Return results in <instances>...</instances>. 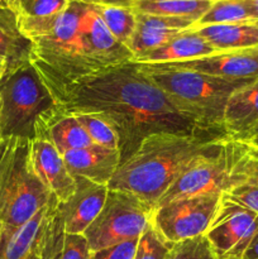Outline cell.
I'll return each instance as SVG.
<instances>
[{"instance_id": "cell-23", "label": "cell", "mask_w": 258, "mask_h": 259, "mask_svg": "<svg viewBox=\"0 0 258 259\" xmlns=\"http://www.w3.org/2000/svg\"><path fill=\"white\" fill-rule=\"evenodd\" d=\"M212 3L194 0H137L133 9L144 14L187 18L199 20Z\"/></svg>"}, {"instance_id": "cell-33", "label": "cell", "mask_w": 258, "mask_h": 259, "mask_svg": "<svg viewBox=\"0 0 258 259\" xmlns=\"http://www.w3.org/2000/svg\"><path fill=\"white\" fill-rule=\"evenodd\" d=\"M91 5H105V7H123L133 8L137 0H81Z\"/></svg>"}, {"instance_id": "cell-16", "label": "cell", "mask_w": 258, "mask_h": 259, "mask_svg": "<svg viewBox=\"0 0 258 259\" xmlns=\"http://www.w3.org/2000/svg\"><path fill=\"white\" fill-rule=\"evenodd\" d=\"M62 157L71 176L82 177L105 186L121 163L119 149L104 148L96 144L66 152Z\"/></svg>"}, {"instance_id": "cell-12", "label": "cell", "mask_w": 258, "mask_h": 259, "mask_svg": "<svg viewBox=\"0 0 258 259\" xmlns=\"http://www.w3.org/2000/svg\"><path fill=\"white\" fill-rule=\"evenodd\" d=\"M156 65L190 70L223 80L252 82L258 78V47L225 51V52H217L214 55L194 58V60L156 63Z\"/></svg>"}, {"instance_id": "cell-17", "label": "cell", "mask_w": 258, "mask_h": 259, "mask_svg": "<svg viewBox=\"0 0 258 259\" xmlns=\"http://www.w3.org/2000/svg\"><path fill=\"white\" fill-rule=\"evenodd\" d=\"M56 201L58 200L53 197L48 206L12 234L0 233V259H42L43 238Z\"/></svg>"}, {"instance_id": "cell-29", "label": "cell", "mask_w": 258, "mask_h": 259, "mask_svg": "<svg viewBox=\"0 0 258 259\" xmlns=\"http://www.w3.org/2000/svg\"><path fill=\"white\" fill-rule=\"evenodd\" d=\"M166 259H217L205 235L172 244Z\"/></svg>"}, {"instance_id": "cell-41", "label": "cell", "mask_w": 258, "mask_h": 259, "mask_svg": "<svg viewBox=\"0 0 258 259\" xmlns=\"http://www.w3.org/2000/svg\"><path fill=\"white\" fill-rule=\"evenodd\" d=\"M3 5H7V4H5L4 0H0V7H3Z\"/></svg>"}, {"instance_id": "cell-6", "label": "cell", "mask_w": 258, "mask_h": 259, "mask_svg": "<svg viewBox=\"0 0 258 259\" xmlns=\"http://www.w3.org/2000/svg\"><path fill=\"white\" fill-rule=\"evenodd\" d=\"M255 166L257 159L248 142L224 137L182 172L158 205L196 195L225 194L247 182Z\"/></svg>"}, {"instance_id": "cell-18", "label": "cell", "mask_w": 258, "mask_h": 259, "mask_svg": "<svg viewBox=\"0 0 258 259\" xmlns=\"http://www.w3.org/2000/svg\"><path fill=\"white\" fill-rule=\"evenodd\" d=\"M258 123V78L234 91L224 113V131L233 138L242 139Z\"/></svg>"}, {"instance_id": "cell-11", "label": "cell", "mask_w": 258, "mask_h": 259, "mask_svg": "<svg viewBox=\"0 0 258 259\" xmlns=\"http://www.w3.org/2000/svg\"><path fill=\"white\" fill-rule=\"evenodd\" d=\"M80 51L88 73L134 60L132 51L111 34L90 4L81 18Z\"/></svg>"}, {"instance_id": "cell-26", "label": "cell", "mask_w": 258, "mask_h": 259, "mask_svg": "<svg viewBox=\"0 0 258 259\" xmlns=\"http://www.w3.org/2000/svg\"><path fill=\"white\" fill-rule=\"evenodd\" d=\"M234 23H254L248 8L240 0H217L210 5L207 12L195 23L194 28L214 24H234Z\"/></svg>"}, {"instance_id": "cell-10", "label": "cell", "mask_w": 258, "mask_h": 259, "mask_svg": "<svg viewBox=\"0 0 258 259\" xmlns=\"http://www.w3.org/2000/svg\"><path fill=\"white\" fill-rule=\"evenodd\" d=\"M257 234V212L223 194L219 210L205 233L217 259H243Z\"/></svg>"}, {"instance_id": "cell-38", "label": "cell", "mask_w": 258, "mask_h": 259, "mask_svg": "<svg viewBox=\"0 0 258 259\" xmlns=\"http://www.w3.org/2000/svg\"><path fill=\"white\" fill-rule=\"evenodd\" d=\"M252 146V154L255 159H258V141L255 142H248Z\"/></svg>"}, {"instance_id": "cell-21", "label": "cell", "mask_w": 258, "mask_h": 259, "mask_svg": "<svg viewBox=\"0 0 258 259\" xmlns=\"http://www.w3.org/2000/svg\"><path fill=\"white\" fill-rule=\"evenodd\" d=\"M32 56L33 42L20 30L18 13L8 5L0 7V58L8 63V71L32 62Z\"/></svg>"}, {"instance_id": "cell-5", "label": "cell", "mask_w": 258, "mask_h": 259, "mask_svg": "<svg viewBox=\"0 0 258 259\" xmlns=\"http://www.w3.org/2000/svg\"><path fill=\"white\" fill-rule=\"evenodd\" d=\"M30 142L0 138V233L12 234L53 200L33 169Z\"/></svg>"}, {"instance_id": "cell-37", "label": "cell", "mask_w": 258, "mask_h": 259, "mask_svg": "<svg viewBox=\"0 0 258 259\" xmlns=\"http://www.w3.org/2000/svg\"><path fill=\"white\" fill-rule=\"evenodd\" d=\"M7 71H8V63L5 62L4 60L0 58V81L3 80V77H4V75L7 73Z\"/></svg>"}, {"instance_id": "cell-7", "label": "cell", "mask_w": 258, "mask_h": 259, "mask_svg": "<svg viewBox=\"0 0 258 259\" xmlns=\"http://www.w3.org/2000/svg\"><path fill=\"white\" fill-rule=\"evenodd\" d=\"M86 8L88 3L70 0L52 30L32 40L35 67L65 80L88 75L80 51V24Z\"/></svg>"}, {"instance_id": "cell-24", "label": "cell", "mask_w": 258, "mask_h": 259, "mask_svg": "<svg viewBox=\"0 0 258 259\" xmlns=\"http://www.w3.org/2000/svg\"><path fill=\"white\" fill-rule=\"evenodd\" d=\"M50 139L61 154L94 144L73 115H62L55 121L50 129Z\"/></svg>"}, {"instance_id": "cell-28", "label": "cell", "mask_w": 258, "mask_h": 259, "mask_svg": "<svg viewBox=\"0 0 258 259\" xmlns=\"http://www.w3.org/2000/svg\"><path fill=\"white\" fill-rule=\"evenodd\" d=\"M171 247L172 243L167 242L149 222L138 239L134 259H166Z\"/></svg>"}, {"instance_id": "cell-19", "label": "cell", "mask_w": 258, "mask_h": 259, "mask_svg": "<svg viewBox=\"0 0 258 259\" xmlns=\"http://www.w3.org/2000/svg\"><path fill=\"white\" fill-rule=\"evenodd\" d=\"M217 53V51L195 30L187 29L156 50L136 58L137 63H168L194 60Z\"/></svg>"}, {"instance_id": "cell-35", "label": "cell", "mask_w": 258, "mask_h": 259, "mask_svg": "<svg viewBox=\"0 0 258 259\" xmlns=\"http://www.w3.org/2000/svg\"><path fill=\"white\" fill-rule=\"evenodd\" d=\"M243 259H258V234L255 235L253 242L250 243L249 248H248L247 252L244 253Z\"/></svg>"}, {"instance_id": "cell-34", "label": "cell", "mask_w": 258, "mask_h": 259, "mask_svg": "<svg viewBox=\"0 0 258 259\" xmlns=\"http://www.w3.org/2000/svg\"><path fill=\"white\" fill-rule=\"evenodd\" d=\"M249 10L253 18V22L258 24V0H240Z\"/></svg>"}, {"instance_id": "cell-2", "label": "cell", "mask_w": 258, "mask_h": 259, "mask_svg": "<svg viewBox=\"0 0 258 259\" xmlns=\"http://www.w3.org/2000/svg\"><path fill=\"white\" fill-rule=\"evenodd\" d=\"M220 139L176 133L151 134L120 163L108 189L133 195L153 210L182 172Z\"/></svg>"}, {"instance_id": "cell-4", "label": "cell", "mask_w": 258, "mask_h": 259, "mask_svg": "<svg viewBox=\"0 0 258 259\" xmlns=\"http://www.w3.org/2000/svg\"><path fill=\"white\" fill-rule=\"evenodd\" d=\"M61 113L32 62L8 71L0 81V138L33 141L50 136Z\"/></svg>"}, {"instance_id": "cell-20", "label": "cell", "mask_w": 258, "mask_h": 259, "mask_svg": "<svg viewBox=\"0 0 258 259\" xmlns=\"http://www.w3.org/2000/svg\"><path fill=\"white\" fill-rule=\"evenodd\" d=\"M70 0H19L18 20L23 34L30 40L48 34L65 12Z\"/></svg>"}, {"instance_id": "cell-9", "label": "cell", "mask_w": 258, "mask_h": 259, "mask_svg": "<svg viewBox=\"0 0 258 259\" xmlns=\"http://www.w3.org/2000/svg\"><path fill=\"white\" fill-rule=\"evenodd\" d=\"M222 199L223 194H204L172 200L152 210L151 223L172 244L205 235Z\"/></svg>"}, {"instance_id": "cell-15", "label": "cell", "mask_w": 258, "mask_h": 259, "mask_svg": "<svg viewBox=\"0 0 258 259\" xmlns=\"http://www.w3.org/2000/svg\"><path fill=\"white\" fill-rule=\"evenodd\" d=\"M195 23L196 20L187 18L137 13L136 32L129 42L128 48L136 60L167 43L180 33L191 29Z\"/></svg>"}, {"instance_id": "cell-42", "label": "cell", "mask_w": 258, "mask_h": 259, "mask_svg": "<svg viewBox=\"0 0 258 259\" xmlns=\"http://www.w3.org/2000/svg\"><path fill=\"white\" fill-rule=\"evenodd\" d=\"M90 259H91V257H90Z\"/></svg>"}, {"instance_id": "cell-25", "label": "cell", "mask_w": 258, "mask_h": 259, "mask_svg": "<svg viewBox=\"0 0 258 259\" xmlns=\"http://www.w3.org/2000/svg\"><path fill=\"white\" fill-rule=\"evenodd\" d=\"M91 5V4H90ZM94 10L106 25L111 34L128 47L137 27V13L133 8L93 5Z\"/></svg>"}, {"instance_id": "cell-1", "label": "cell", "mask_w": 258, "mask_h": 259, "mask_svg": "<svg viewBox=\"0 0 258 259\" xmlns=\"http://www.w3.org/2000/svg\"><path fill=\"white\" fill-rule=\"evenodd\" d=\"M37 71L61 115L98 113L111 124L119 137L121 163L151 134L223 138L182 114L134 61L72 80L56 77L39 68Z\"/></svg>"}, {"instance_id": "cell-31", "label": "cell", "mask_w": 258, "mask_h": 259, "mask_svg": "<svg viewBox=\"0 0 258 259\" xmlns=\"http://www.w3.org/2000/svg\"><path fill=\"white\" fill-rule=\"evenodd\" d=\"M88 240L82 234H67L66 233L63 249L60 259H90Z\"/></svg>"}, {"instance_id": "cell-8", "label": "cell", "mask_w": 258, "mask_h": 259, "mask_svg": "<svg viewBox=\"0 0 258 259\" xmlns=\"http://www.w3.org/2000/svg\"><path fill=\"white\" fill-rule=\"evenodd\" d=\"M152 209L131 194L109 190L105 204L83 237L91 253L139 239L151 222Z\"/></svg>"}, {"instance_id": "cell-13", "label": "cell", "mask_w": 258, "mask_h": 259, "mask_svg": "<svg viewBox=\"0 0 258 259\" xmlns=\"http://www.w3.org/2000/svg\"><path fill=\"white\" fill-rule=\"evenodd\" d=\"M33 169L46 189L65 202L76 190V181L66 167L63 157L51 142L50 136H40L30 142Z\"/></svg>"}, {"instance_id": "cell-39", "label": "cell", "mask_w": 258, "mask_h": 259, "mask_svg": "<svg viewBox=\"0 0 258 259\" xmlns=\"http://www.w3.org/2000/svg\"><path fill=\"white\" fill-rule=\"evenodd\" d=\"M4 2L8 7L12 8L13 10H15V12L18 13V2H19V0H4Z\"/></svg>"}, {"instance_id": "cell-40", "label": "cell", "mask_w": 258, "mask_h": 259, "mask_svg": "<svg viewBox=\"0 0 258 259\" xmlns=\"http://www.w3.org/2000/svg\"><path fill=\"white\" fill-rule=\"evenodd\" d=\"M194 2H209V3H214L217 0H194Z\"/></svg>"}, {"instance_id": "cell-30", "label": "cell", "mask_w": 258, "mask_h": 259, "mask_svg": "<svg viewBox=\"0 0 258 259\" xmlns=\"http://www.w3.org/2000/svg\"><path fill=\"white\" fill-rule=\"evenodd\" d=\"M225 196L232 201L252 210L258 214V159L254 172L247 182L225 192Z\"/></svg>"}, {"instance_id": "cell-3", "label": "cell", "mask_w": 258, "mask_h": 259, "mask_svg": "<svg viewBox=\"0 0 258 259\" xmlns=\"http://www.w3.org/2000/svg\"><path fill=\"white\" fill-rule=\"evenodd\" d=\"M138 66L182 114L218 137L228 136L224 131V113L229 98L234 91L250 83L181 68L148 63Z\"/></svg>"}, {"instance_id": "cell-27", "label": "cell", "mask_w": 258, "mask_h": 259, "mask_svg": "<svg viewBox=\"0 0 258 259\" xmlns=\"http://www.w3.org/2000/svg\"><path fill=\"white\" fill-rule=\"evenodd\" d=\"M82 125L91 142L96 146L109 149H119V137L111 124L98 113L72 114Z\"/></svg>"}, {"instance_id": "cell-22", "label": "cell", "mask_w": 258, "mask_h": 259, "mask_svg": "<svg viewBox=\"0 0 258 259\" xmlns=\"http://www.w3.org/2000/svg\"><path fill=\"white\" fill-rule=\"evenodd\" d=\"M217 52L258 47L257 23L214 24L194 28Z\"/></svg>"}, {"instance_id": "cell-14", "label": "cell", "mask_w": 258, "mask_h": 259, "mask_svg": "<svg viewBox=\"0 0 258 259\" xmlns=\"http://www.w3.org/2000/svg\"><path fill=\"white\" fill-rule=\"evenodd\" d=\"M73 179L75 192L67 201L58 202V210L67 234H83L103 209L109 189L82 177Z\"/></svg>"}, {"instance_id": "cell-36", "label": "cell", "mask_w": 258, "mask_h": 259, "mask_svg": "<svg viewBox=\"0 0 258 259\" xmlns=\"http://www.w3.org/2000/svg\"><path fill=\"white\" fill-rule=\"evenodd\" d=\"M242 141H245V142H255V141H258V123L255 124V125L253 126V128L250 129V131L248 132V133L245 134L244 137H243Z\"/></svg>"}, {"instance_id": "cell-32", "label": "cell", "mask_w": 258, "mask_h": 259, "mask_svg": "<svg viewBox=\"0 0 258 259\" xmlns=\"http://www.w3.org/2000/svg\"><path fill=\"white\" fill-rule=\"evenodd\" d=\"M138 239L128 240L99 252L91 253V259H134Z\"/></svg>"}]
</instances>
